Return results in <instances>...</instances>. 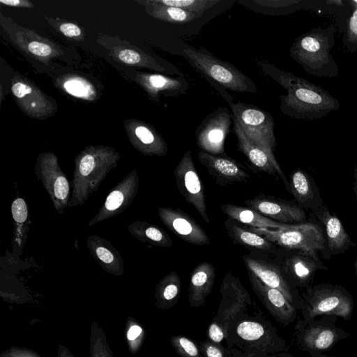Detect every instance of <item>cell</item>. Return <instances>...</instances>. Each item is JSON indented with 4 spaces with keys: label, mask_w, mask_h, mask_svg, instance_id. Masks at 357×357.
I'll return each instance as SVG.
<instances>
[{
    "label": "cell",
    "mask_w": 357,
    "mask_h": 357,
    "mask_svg": "<svg viewBox=\"0 0 357 357\" xmlns=\"http://www.w3.org/2000/svg\"><path fill=\"white\" fill-rule=\"evenodd\" d=\"M261 72L287 92L280 95V111L296 119L315 120L340 108V102L321 86L264 61L257 63Z\"/></svg>",
    "instance_id": "obj_1"
},
{
    "label": "cell",
    "mask_w": 357,
    "mask_h": 357,
    "mask_svg": "<svg viewBox=\"0 0 357 357\" xmlns=\"http://www.w3.org/2000/svg\"><path fill=\"white\" fill-rule=\"evenodd\" d=\"M333 26L317 27L298 36L290 47V55L305 71L316 77H333L339 68L330 52L335 41Z\"/></svg>",
    "instance_id": "obj_2"
},
{
    "label": "cell",
    "mask_w": 357,
    "mask_h": 357,
    "mask_svg": "<svg viewBox=\"0 0 357 357\" xmlns=\"http://www.w3.org/2000/svg\"><path fill=\"white\" fill-rule=\"evenodd\" d=\"M182 56L211 84H216L234 92L254 93L258 91L249 77L233 64L218 59L202 46L196 49L186 45L182 50Z\"/></svg>",
    "instance_id": "obj_3"
},
{
    "label": "cell",
    "mask_w": 357,
    "mask_h": 357,
    "mask_svg": "<svg viewBox=\"0 0 357 357\" xmlns=\"http://www.w3.org/2000/svg\"><path fill=\"white\" fill-rule=\"evenodd\" d=\"M301 296L299 311L304 320L321 314L335 315L345 320L352 317L353 297L342 286L329 283L310 285Z\"/></svg>",
    "instance_id": "obj_4"
},
{
    "label": "cell",
    "mask_w": 357,
    "mask_h": 357,
    "mask_svg": "<svg viewBox=\"0 0 357 357\" xmlns=\"http://www.w3.org/2000/svg\"><path fill=\"white\" fill-rule=\"evenodd\" d=\"M337 317L321 314L314 319H300L295 326V338L298 347L310 355L330 350L336 343L350 334L337 326Z\"/></svg>",
    "instance_id": "obj_5"
},
{
    "label": "cell",
    "mask_w": 357,
    "mask_h": 357,
    "mask_svg": "<svg viewBox=\"0 0 357 357\" xmlns=\"http://www.w3.org/2000/svg\"><path fill=\"white\" fill-rule=\"evenodd\" d=\"M229 105L232 116L247 137L264 149L275 164L279 165L273 153L277 142L272 114L252 104L242 102L235 103L231 101Z\"/></svg>",
    "instance_id": "obj_6"
},
{
    "label": "cell",
    "mask_w": 357,
    "mask_h": 357,
    "mask_svg": "<svg viewBox=\"0 0 357 357\" xmlns=\"http://www.w3.org/2000/svg\"><path fill=\"white\" fill-rule=\"evenodd\" d=\"M248 227L268 241L287 250L318 253L327 248L321 227L312 222L289 225L278 229Z\"/></svg>",
    "instance_id": "obj_7"
},
{
    "label": "cell",
    "mask_w": 357,
    "mask_h": 357,
    "mask_svg": "<svg viewBox=\"0 0 357 357\" xmlns=\"http://www.w3.org/2000/svg\"><path fill=\"white\" fill-rule=\"evenodd\" d=\"M232 114L226 107H219L206 116L197 128L196 142L200 151L227 156L225 141L231 124Z\"/></svg>",
    "instance_id": "obj_8"
},
{
    "label": "cell",
    "mask_w": 357,
    "mask_h": 357,
    "mask_svg": "<svg viewBox=\"0 0 357 357\" xmlns=\"http://www.w3.org/2000/svg\"><path fill=\"white\" fill-rule=\"evenodd\" d=\"M174 173L181 195L197 210L204 221L209 224L204 188L195 168L190 151L184 153Z\"/></svg>",
    "instance_id": "obj_9"
},
{
    "label": "cell",
    "mask_w": 357,
    "mask_h": 357,
    "mask_svg": "<svg viewBox=\"0 0 357 357\" xmlns=\"http://www.w3.org/2000/svg\"><path fill=\"white\" fill-rule=\"evenodd\" d=\"M248 271L254 273L267 286L279 290L286 299L297 310H299L301 296L284 274L281 268L266 261L248 255L242 257Z\"/></svg>",
    "instance_id": "obj_10"
},
{
    "label": "cell",
    "mask_w": 357,
    "mask_h": 357,
    "mask_svg": "<svg viewBox=\"0 0 357 357\" xmlns=\"http://www.w3.org/2000/svg\"><path fill=\"white\" fill-rule=\"evenodd\" d=\"M244 204L246 207L280 223L296 225L305 223L306 220L303 208L292 201L259 195L245 200Z\"/></svg>",
    "instance_id": "obj_11"
},
{
    "label": "cell",
    "mask_w": 357,
    "mask_h": 357,
    "mask_svg": "<svg viewBox=\"0 0 357 357\" xmlns=\"http://www.w3.org/2000/svg\"><path fill=\"white\" fill-rule=\"evenodd\" d=\"M158 214L163 224L184 241L196 245L210 244V239L199 223L188 213L180 208L160 207Z\"/></svg>",
    "instance_id": "obj_12"
},
{
    "label": "cell",
    "mask_w": 357,
    "mask_h": 357,
    "mask_svg": "<svg viewBox=\"0 0 357 357\" xmlns=\"http://www.w3.org/2000/svg\"><path fill=\"white\" fill-rule=\"evenodd\" d=\"M318 257V253L298 250L294 255L286 257L282 270L296 287L307 288L311 285L315 272L327 270Z\"/></svg>",
    "instance_id": "obj_13"
},
{
    "label": "cell",
    "mask_w": 357,
    "mask_h": 357,
    "mask_svg": "<svg viewBox=\"0 0 357 357\" xmlns=\"http://www.w3.org/2000/svg\"><path fill=\"white\" fill-rule=\"evenodd\" d=\"M248 274L252 289L273 317L284 326L293 322L297 309L279 290L265 284L251 271Z\"/></svg>",
    "instance_id": "obj_14"
},
{
    "label": "cell",
    "mask_w": 357,
    "mask_h": 357,
    "mask_svg": "<svg viewBox=\"0 0 357 357\" xmlns=\"http://www.w3.org/2000/svg\"><path fill=\"white\" fill-rule=\"evenodd\" d=\"M197 157L220 186L246 181L250 178L242 165L227 155H215L199 151Z\"/></svg>",
    "instance_id": "obj_15"
},
{
    "label": "cell",
    "mask_w": 357,
    "mask_h": 357,
    "mask_svg": "<svg viewBox=\"0 0 357 357\" xmlns=\"http://www.w3.org/2000/svg\"><path fill=\"white\" fill-rule=\"evenodd\" d=\"M220 292L222 295L219 310L221 313L213 321L218 322L228 331L229 321L233 318L239 310L245 307L246 303H250V296L238 278L230 272L225 276Z\"/></svg>",
    "instance_id": "obj_16"
},
{
    "label": "cell",
    "mask_w": 357,
    "mask_h": 357,
    "mask_svg": "<svg viewBox=\"0 0 357 357\" xmlns=\"http://www.w3.org/2000/svg\"><path fill=\"white\" fill-rule=\"evenodd\" d=\"M234 131L237 140V148L243 153L249 162L259 172L271 175L278 174L283 181L287 190L289 191L288 182L280 165L275 164L266 152L260 146L252 142L245 134L236 119L232 116Z\"/></svg>",
    "instance_id": "obj_17"
},
{
    "label": "cell",
    "mask_w": 357,
    "mask_h": 357,
    "mask_svg": "<svg viewBox=\"0 0 357 357\" xmlns=\"http://www.w3.org/2000/svg\"><path fill=\"white\" fill-rule=\"evenodd\" d=\"M314 214L324 227L330 255L342 254L356 245L351 240L341 221L335 214H331L324 204Z\"/></svg>",
    "instance_id": "obj_18"
},
{
    "label": "cell",
    "mask_w": 357,
    "mask_h": 357,
    "mask_svg": "<svg viewBox=\"0 0 357 357\" xmlns=\"http://www.w3.org/2000/svg\"><path fill=\"white\" fill-rule=\"evenodd\" d=\"M289 192L301 207L313 213L324 204L313 178L303 169H298L291 174Z\"/></svg>",
    "instance_id": "obj_19"
},
{
    "label": "cell",
    "mask_w": 357,
    "mask_h": 357,
    "mask_svg": "<svg viewBox=\"0 0 357 357\" xmlns=\"http://www.w3.org/2000/svg\"><path fill=\"white\" fill-rule=\"evenodd\" d=\"M215 279L214 266L206 261L198 264L190 274L188 300L191 307H198L205 303L213 289Z\"/></svg>",
    "instance_id": "obj_20"
},
{
    "label": "cell",
    "mask_w": 357,
    "mask_h": 357,
    "mask_svg": "<svg viewBox=\"0 0 357 357\" xmlns=\"http://www.w3.org/2000/svg\"><path fill=\"white\" fill-rule=\"evenodd\" d=\"M140 79L144 89L155 99H158L160 93L173 97L185 94L189 87L188 81L182 76L174 77L160 74H143Z\"/></svg>",
    "instance_id": "obj_21"
},
{
    "label": "cell",
    "mask_w": 357,
    "mask_h": 357,
    "mask_svg": "<svg viewBox=\"0 0 357 357\" xmlns=\"http://www.w3.org/2000/svg\"><path fill=\"white\" fill-rule=\"evenodd\" d=\"M225 226L229 237L235 244L265 252H273L276 250L273 243L246 229L233 219L228 218L225 222Z\"/></svg>",
    "instance_id": "obj_22"
},
{
    "label": "cell",
    "mask_w": 357,
    "mask_h": 357,
    "mask_svg": "<svg viewBox=\"0 0 357 357\" xmlns=\"http://www.w3.org/2000/svg\"><path fill=\"white\" fill-rule=\"evenodd\" d=\"M220 209L229 218L248 227L278 229L289 225V224L276 222L248 207L240 206L233 204H225L220 206Z\"/></svg>",
    "instance_id": "obj_23"
},
{
    "label": "cell",
    "mask_w": 357,
    "mask_h": 357,
    "mask_svg": "<svg viewBox=\"0 0 357 357\" xmlns=\"http://www.w3.org/2000/svg\"><path fill=\"white\" fill-rule=\"evenodd\" d=\"M181 292V281L175 271L164 276L155 289V305L165 310L173 307L178 301Z\"/></svg>",
    "instance_id": "obj_24"
},
{
    "label": "cell",
    "mask_w": 357,
    "mask_h": 357,
    "mask_svg": "<svg viewBox=\"0 0 357 357\" xmlns=\"http://www.w3.org/2000/svg\"><path fill=\"white\" fill-rule=\"evenodd\" d=\"M134 132L144 153L158 156L166 155L168 150L167 144L152 127L140 123L135 126Z\"/></svg>",
    "instance_id": "obj_25"
},
{
    "label": "cell",
    "mask_w": 357,
    "mask_h": 357,
    "mask_svg": "<svg viewBox=\"0 0 357 357\" xmlns=\"http://www.w3.org/2000/svg\"><path fill=\"white\" fill-rule=\"evenodd\" d=\"M147 10L153 17L173 24H185L202 17L183 9L160 4L152 1H146Z\"/></svg>",
    "instance_id": "obj_26"
},
{
    "label": "cell",
    "mask_w": 357,
    "mask_h": 357,
    "mask_svg": "<svg viewBox=\"0 0 357 357\" xmlns=\"http://www.w3.org/2000/svg\"><path fill=\"white\" fill-rule=\"evenodd\" d=\"M300 0H241L238 3L264 15H281L291 12Z\"/></svg>",
    "instance_id": "obj_27"
},
{
    "label": "cell",
    "mask_w": 357,
    "mask_h": 357,
    "mask_svg": "<svg viewBox=\"0 0 357 357\" xmlns=\"http://www.w3.org/2000/svg\"><path fill=\"white\" fill-rule=\"evenodd\" d=\"M89 353L91 357H114L103 329L94 321L91 324Z\"/></svg>",
    "instance_id": "obj_28"
},
{
    "label": "cell",
    "mask_w": 357,
    "mask_h": 357,
    "mask_svg": "<svg viewBox=\"0 0 357 357\" xmlns=\"http://www.w3.org/2000/svg\"><path fill=\"white\" fill-rule=\"evenodd\" d=\"M154 2L183 9L202 16L208 9L219 3V0H153Z\"/></svg>",
    "instance_id": "obj_29"
},
{
    "label": "cell",
    "mask_w": 357,
    "mask_h": 357,
    "mask_svg": "<svg viewBox=\"0 0 357 357\" xmlns=\"http://www.w3.org/2000/svg\"><path fill=\"white\" fill-rule=\"evenodd\" d=\"M125 333L130 352L132 354H137L140 350L145 338L144 329L135 318L129 316L126 321Z\"/></svg>",
    "instance_id": "obj_30"
},
{
    "label": "cell",
    "mask_w": 357,
    "mask_h": 357,
    "mask_svg": "<svg viewBox=\"0 0 357 357\" xmlns=\"http://www.w3.org/2000/svg\"><path fill=\"white\" fill-rule=\"evenodd\" d=\"M170 342L176 353L181 357H202L199 346L193 340L183 335H173Z\"/></svg>",
    "instance_id": "obj_31"
},
{
    "label": "cell",
    "mask_w": 357,
    "mask_h": 357,
    "mask_svg": "<svg viewBox=\"0 0 357 357\" xmlns=\"http://www.w3.org/2000/svg\"><path fill=\"white\" fill-rule=\"evenodd\" d=\"M141 229L142 236L152 244L164 248H171L172 240L169 234L162 229L155 225L144 224Z\"/></svg>",
    "instance_id": "obj_32"
},
{
    "label": "cell",
    "mask_w": 357,
    "mask_h": 357,
    "mask_svg": "<svg viewBox=\"0 0 357 357\" xmlns=\"http://www.w3.org/2000/svg\"><path fill=\"white\" fill-rule=\"evenodd\" d=\"M236 333L241 339L248 342L263 340L266 335L264 326L259 323L252 321L241 322L237 326Z\"/></svg>",
    "instance_id": "obj_33"
},
{
    "label": "cell",
    "mask_w": 357,
    "mask_h": 357,
    "mask_svg": "<svg viewBox=\"0 0 357 357\" xmlns=\"http://www.w3.org/2000/svg\"><path fill=\"white\" fill-rule=\"evenodd\" d=\"M66 91L73 96L89 100L94 94L93 86L84 79L73 77L63 84Z\"/></svg>",
    "instance_id": "obj_34"
},
{
    "label": "cell",
    "mask_w": 357,
    "mask_h": 357,
    "mask_svg": "<svg viewBox=\"0 0 357 357\" xmlns=\"http://www.w3.org/2000/svg\"><path fill=\"white\" fill-rule=\"evenodd\" d=\"M349 3L355 6V9L349 19L344 42L347 50L354 52L357 50V1Z\"/></svg>",
    "instance_id": "obj_35"
},
{
    "label": "cell",
    "mask_w": 357,
    "mask_h": 357,
    "mask_svg": "<svg viewBox=\"0 0 357 357\" xmlns=\"http://www.w3.org/2000/svg\"><path fill=\"white\" fill-rule=\"evenodd\" d=\"M202 357H228V351L220 343L207 339L199 344Z\"/></svg>",
    "instance_id": "obj_36"
},
{
    "label": "cell",
    "mask_w": 357,
    "mask_h": 357,
    "mask_svg": "<svg viewBox=\"0 0 357 357\" xmlns=\"http://www.w3.org/2000/svg\"><path fill=\"white\" fill-rule=\"evenodd\" d=\"M0 357H41L34 350L17 346L11 347L1 351Z\"/></svg>",
    "instance_id": "obj_37"
},
{
    "label": "cell",
    "mask_w": 357,
    "mask_h": 357,
    "mask_svg": "<svg viewBox=\"0 0 357 357\" xmlns=\"http://www.w3.org/2000/svg\"><path fill=\"white\" fill-rule=\"evenodd\" d=\"M11 212L13 219L17 222H24L28 215L27 206L22 198L16 199L12 204Z\"/></svg>",
    "instance_id": "obj_38"
},
{
    "label": "cell",
    "mask_w": 357,
    "mask_h": 357,
    "mask_svg": "<svg viewBox=\"0 0 357 357\" xmlns=\"http://www.w3.org/2000/svg\"><path fill=\"white\" fill-rule=\"evenodd\" d=\"M227 334L228 331L215 321H213L208 328L207 336L208 340L213 342L220 343L227 337Z\"/></svg>",
    "instance_id": "obj_39"
},
{
    "label": "cell",
    "mask_w": 357,
    "mask_h": 357,
    "mask_svg": "<svg viewBox=\"0 0 357 357\" xmlns=\"http://www.w3.org/2000/svg\"><path fill=\"white\" fill-rule=\"evenodd\" d=\"M124 201V195L121 190H114L107 197L105 208L107 211H113L118 209Z\"/></svg>",
    "instance_id": "obj_40"
},
{
    "label": "cell",
    "mask_w": 357,
    "mask_h": 357,
    "mask_svg": "<svg viewBox=\"0 0 357 357\" xmlns=\"http://www.w3.org/2000/svg\"><path fill=\"white\" fill-rule=\"evenodd\" d=\"M28 50L33 54L40 56H47L52 54L50 45L38 41L30 43L28 45Z\"/></svg>",
    "instance_id": "obj_41"
},
{
    "label": "cell",
    "mask_w": 357,
    "mask_h": 357,
    "mask_svg": "<svg viewBox=\"0 0 357 357\" xmlns=\"http://www.w3.org/2000/svg\"><path fill=\"white\" fill-rule=\"evenodd\" d=\"M59 29L68 37H75L81 34L79 27L73 23H63L60 26Z\"/></svg>",
    "instance_id": "obj_42"
},
{
    "label": "cell",
    "mask_w": 357,
    "mask_h": 357,
    "mask_svg": "<svg viewBox=\"0 0 357 357\" xmlns=\"http://www.w3.org/2000/svg\"><path fill=\"white\" fill-rule=\"evenodd\" d=\"M96 253L98 257L105 264H111L114 260L112 253L105 248L98 247Z\"/></svg>",
    "instance_id": "obj_43"
},
{
    "label": "cell",
    "mask_w": 357,
    "mask_h": 357,
    "mask_svg": "<svg viewBox=\"0 0 357 357\" xmlns=\"http://www.w3.org/2000/svg\"><path fill=\"white\" fill-rule=\"evenodd\" d=\"M0 2L6 6L14 7H33V5L28 1L20 0H1Z\"/></svg>",
    "instance_id": "obj_44"
},
{
    "label": "cell",
    "mask_w": 357,
    "mask_h": 357,
    "mask_svg": "<svg viewBox=\"0 0 357 357\" xmlns=\"http://www.w3.org/2000/svg\"><path fill=\"white\" fill-rule=\"evenodd\" d=\"M57 357H75V356L66 346L59 344L57 350Z\"/></svg>",
    "instance_id": "obj_45"
},
{
    "label": "cell",
    "mask_w": 357,
    "mask_h": 357,
    "mask_svg": "<svg viewBox=\"0 0 357 357\" xmlns=\"http://www.w3.org/2000/svg\"><path fill=\"white\" fill-rule=\"evenodd\" d=\"M354 178H355V182H354V191H355V193H356V199H357V162H356V165L355 166V168H354Z\"/></svg>",
    "instance_id": "obj_46"
},
{
    "label": "cell",
    "mask_w": 357,
    "mask_h": 357,
    "mask_svg": "<svg viewBox=\"0 0 357 357\" xmlns=\"http://www.w3.org/2000/svg\"><path fill=\"white\" fill-rule=\"evenodd\" d=\"M310 356H311V357H337V356H327L326 354H323V353L313 354Z\"/></svg>",
    "instance_id": "obj_47"
},
{
    "label": "cell",
    "mask_w": 357,
    "mask_h": 357,
    "mask_svg": "<svg viewBox=\"0 0 357 357\" xmlns=\"http://www.w3.org/2000/svg\"><path fill=\"white\" fill-rule=\"evenodd\" d=\"M280 357H296L288 353H282L280 354Z\"/></svg>",
    "instance_id": "obj_48"
},
{
    "label": "cell",
    "mask_w": 357,
    "mask_h": 357,
    "mask_svg": "<svg viewBox=\"0 0 357 357\" xmlns=\"http://www.w3.org/2000/svg\"><path fill=\"white\" fill-rule=\"evenodd\" d=\"M326 2L328 3H337V4L342 3V1H326Z\"/></svg>",
    "instance_id": "obj_49"
},
{
    "label": "cell",
    "mask_w": 357,
    "mask_h": 357,
    "mask_svg": "<svg viewBox=\"0 0 357 357\" xmlns=\"http://www.w3.org/2000/svg\"><path fill=\"white\" fill-rule=\"evenodd\" d=\"M355 268H356V273L357 274V259H356V264H355Z\"/></svg>",
    "instance_id": "obj_50"
}]
</instances>
